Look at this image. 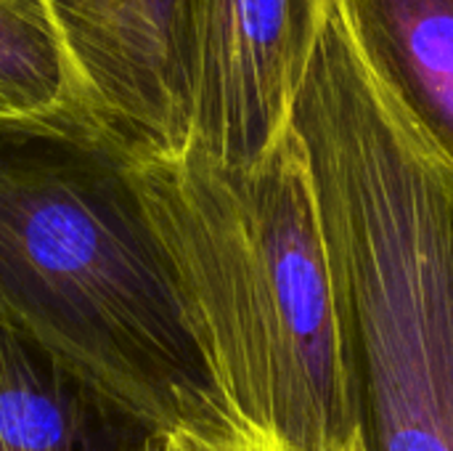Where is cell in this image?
<instances>
[{
  "instance_id": "1",
  "label": "cell",
  "mask_w": 453,
  "mask_h": 451,
  "mask_svg": "<svg viewBox=\"0 0 453 451\" xmlns=\"http://www.w3.org/2000/svg\"><path fill=\"white\" fill-rule=\"evenodd\" d=\"M133 178L234 425L279 451H366L324 210L295 128L250 165L135 152Z\"/></svg>"
},
{
  "instance_id": "2",
  "label": "cell",
  "mask_w": 453,
  "mask_h": 451,
  "mask_svg": "<svg viewBox=\"0 0 453 451\" xmlns=\"http://www.w3.org/2000/svg\"><path fill=\"white\" fill-rule=\"evenodd\" d=\"M88 106L0 117V322L138 433L228 431L133 178Z\"/></svg>"
},
{
  "instance_id": "3",
  "label": "cell",
  "mask_w": 453,
  "mask_h": 451,
  "mask_svg": "<svg viewBox=\"0 0 453 451\" xmlns=\"http://www.w3.org/2000/svg\"><path fill=\"white\" fill-rule=\"evenodd\" d=\"M289 125L319 186L366 451H453V162L332 13Z\"/></svg>"
},
{
  "instance_id": "4",
  "label": "cell",
  "mask_w": 453,
  "mask_h": 451,
  "mask_svg": "<svg viewBox=\"0 0 453 451\" xmlns=\"http://www.w3.org/2000/svg\"><path fill=\"white\" fill-rule=\"evenodd\" d=\"M337 0H191V136L183 154L250 165L289 128Z\"/></svg>"
},
{
  "instance_id": "5",
  "label": "cell",
  "mask_w": 453,
  "mask_h": 451,
  "mask_svg": "<svg viewBox=\"0 0 453 451\" xmlns=\"http://www.w3.org/2000/svg\"><path fill=\"white\" fill-rule=\"evenodd\" d=\"M85 106L138 154L191 136V0H42Z\"/></svg>"
},
{
  "instance_id": "6",
  "label": "cell",
  "mask_w": 453,
  "mask_h": 451,
  "mask_svg": "<svg viewBox=\"0 0 453 451\" xmlns=\"http://www.w3.org/2000/svg\"><path fill=\"white\" fill-rule=\"evenodd\" d=\"M374 85L453 162V0H337Z\"/></svg>"
},
{
  "instance_id": "7",
  "label": "cell",
  "mask_w": 453,
  "mask_h": 451,
  "mask_svg": "<svg viewBox=\"0 0 453 451\" xmlns=\"http://www.w3.org/2000/svg\"><path fill=\"white\" fill-rule=\"evenodd\" d=\"M111 412L50 354L0 322V451L109 449Z\"/></svg>"
},
{
  "instance_id": "8",
  "label": "cell",
  "mask_w": 453,
  "mask_h": 451,
  "mask_svg": "<svg viewBox=\"0 0 453 451\" xmlns=\"http://www.w3.org/2000/svg\"><path fill=\"white\" fill-rule=\"evenodd\" d=\"M85 106L42 0H0V117Z\"/></svg>"
},
{
  "instance_id": "9",
  "label": "cell",
  "mask_w": 453,
  "mask_h": 451,
  "mask_svg": "<svg viewBox=\"0 0 453 451\" xmlns=\"http://www.w3.org/2000/svg\"><path fill=\"white\" fill-rule=\"evenodd\" d=\"M119 451H279L239 428L228 431H159L138 433L133 444H122Z\"/></svg>"
}]
</instances>
